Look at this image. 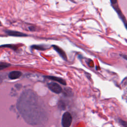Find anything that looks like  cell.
<instances>
[{
    "label": "cell",
    "mask_w": 127,
    "mask_h": 127,
    "mask_svg": "<svg viewBox=\"0 0 127 127\" xmlns=\"http://www.w3.org/2000/svg\"><path fill=\"white\" fill-rule=\"evenodd\" d=\"M31 48L42 51L45 50L46 49V48H45V47H44V46L42 45H33L32 46H31Z\"/></svg>",
    "instance_id": "cell-7"
},
{
    "label": "cell",
    "mask_w": 127,
    "mask_h": 127,
    "mask_svg": "<svg viewBox=\"0 0 127 127\" xmlns=\"http://www.w3.org/2000/svg\"><path fill=\"white\" fill-rule=\"evenodd\" d=\"M111 0V2L112 4H115L117 2V0Z\"/></svg>",
    "instance_id": "cell-9"
},
{
    "label": "cell",
    "mask_w": 127,
    "mask_h": 127,
    "mask_svg": "<svg viewBox=\"0 0 127 127\" xmlns=\"http://www.w3.org/2000/svg\"><path fill=\"white\" fill-rule=\"evenodd\" d=\"M29 29L31 30V31H34L35 30V28L34 27H29Z\"/></svg>",
    "instance_id": "cell-10"
},
{
    "label": "cell",
    "mask_w": 127,
    "mask_h": 127,
    "mask_svg": "<svg viewBox=\"0 0 127 127\" xmlns=\"http://www.w3.org/2000/svg\"><path fill=\"white\" fill-rule=\"evenodd\" d=\"M48 88L53 92L59 94L62 92V88L61 86L56 82H51L48 84Z\"/></svg>",
    "instance_id": "cell-2"
},
{
    "label": "cell",
    "mask_w": 127,
    "mask_h": 127,
    "mask_svg": "<svg viewBox=\"0 0 127 127\" xmlns=\"http://www.w3.org/2000/svg\"><path fill=\"white\" fill-rule=\"evenodd\" d=\"M52 47L53 49L59 54V55L64 60L66 61L67 60V57L66 55V54L64 52V51L60 48L59 47L56 46V45H52Z\"/></svg>",
    "instance_id": "cell-3"
},
{
    "label": "cell",
    "mask_w": 127,
    "mask_h": 127,
    "mask_svg": "<svg viewBox=\"0 0 127 127\" xmlns=\"http://www.w3.org/2000/svg\"><path fill=\"white\" fill-rule=\"evenodd\" d=\"M45 77L50 79V80H52L54 81H56L57 82H59L60 83L65 85L66 84V81L63 78H60V77H56V76H45Z\"/></svg>",
    "instance_id": "cell-5"
},
{
    "label": "cell",
    "mask_w": 127,
    "mask_h": 127,
    "mask_svg": "<svg viewBox=\"0 0 127 127\" xmlns=\"http://www.w3.org/2000/svg\"><path fill=\"white\" fill-rule=\"evenodd\" d=\"M22 73L19 71H12L8 74V77L11 79H15L20 77Z\"/></svg>",
    "instance_id": "cell-6"
},
{
    "label": "cell",
    "mask_w": 127,
    "mask_h": 127,
    "mask_svg": "<svg viewBox=\"0 0 127 127\" xmlns=\"http://www.w3.org/2000/svg\"><path fill=\"white\" fill-rule=\"evenodd\" d=\"M10 65L8 64H5V63H0V70L3 69L5 68H6L8 66H9Z\"/></svg>",
    "instance_id": "cell-8"
},
{
    "label": "cell",
    "mask_w": 127,
    "mask_h": 127,
    "mask_svg": "<svg viewBox=\"0 0 127 127\" xmlns=\"http://www.w3.org/2000/svg\"><path fill=\"white\" fill-rule=\"evenodd\" d=\"M72 122V117L71 114L66 112L63 115L62 118V125L64 127H68L71 125Z\"/></svg>",
    "instance_id": "cell-1"
},
{
    "label": "cell",
    "mask_w": 127,
    "mask_h": 127,
    "mask_svg": "<svg viewBox=\"0 0 127 127\" xmlns=\"http://www.w3.org/2000/svg\"><path fill=\"white\" fill-rule=\"evenodd\" d=\"M5 32L9 36H15V37H25L27 36V35L24 34L22 32H20L18 31H12V30H6Z\"/></svg>",
    "instance_id": "cell-4"
}]
</instances>
